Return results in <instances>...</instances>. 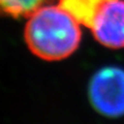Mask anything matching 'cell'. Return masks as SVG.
<instances>
[{
	"label": "cell",
	"mask_w": 124,
	"mask_h": 124,
	"mask_svg": "<svg viewBox=\"0 0 124 124\" xmlns=\"http://www.w3.org/2000/svg\"><path fill=\"white\" fill-rule=\"evenodd\" d=\"M92 107L107 117L124 115V69L103 67L92 77L89 84Z\"/></svg>",
	"instance_id": "cell-3"
},
{
	"label": "cell",
	"mask_w": 124,
	"mask_h": 124,
	"mask_svg": "<svg viewBox=\"0 0 124 124\" xmlns=\"http://www.w3.org/2000/svg\"><path fill=\"white\" fill-rule=\"evenodd\" d=\"M24 38L36 57L59 61L79 48L82 39L81 24L59 4H44L28 17Z\"/></svg>",
	"instance_id": "cell-1"
},
{
	"label": "cell",
	"mask_w": 124,
	"mask_h": 124,
	"mask_svg": "<svg viewBox=\"0 0 124 124\" xmlns=\"http://www.w3.org/2000/svg\"><path fill=\"white\" fill-rule=\"evenodd\" d=\"M48 0H0V16L28 18L38 7L46 4Z\"/></svg>",
	"instance_id": "cell-4"
},
{
	"label": "cell",
	"mask_w": 124,
	"mask_h": 124,
	"mask_svg": "<svg viewBox=\"0 0 124 124\" xmlns=\"http://www.w3.org/2000/svg\"><path fill=\"white\" fill-rule=\"evenodd\" d=\"M58 4L90 30L100 45L124 48V0H58Z\"/></svg>",
	"instance_id": "cell-2"
}]
</instances>
